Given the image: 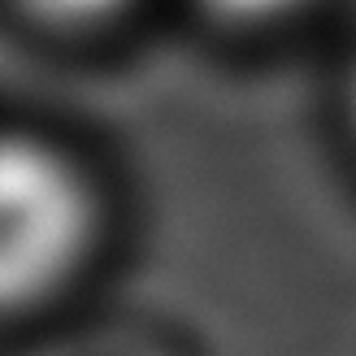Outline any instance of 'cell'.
<instances>
[{
    "label": "cell",
    "instance_id": "7a4b0ae2",
    "mask_svg": "<svg viewBox=\"0 0 356 356\" xmlns=\"http://www.w3.org/2000/svg\"><path fill=\"white\" fill-rule=\"evenodd\" d=\"M35 13L57 17V22H96V17L118 13L127 0H26Z\"/></svg>",
    "mask_w": 356,
    "mask_h": 356
},
{
    "label": "cell",
    "instance_id": "6da1fadb",
    "mask_svg": "<svg viewBox=\"0 0 356 356\" xmlns=\"http://www.w3.org/2000/svg\"><path fill=\"white\" fill-rule=\"evenodd\" d=\"M87 178L31 135H0V317L57 291L92 243Z\"/></svg>",
    "mask_w": 356,
    "mask_h": 356
},
{
    "label": "cell",
    "instance_id": "3957f363",
    "mask_svg": "<svg viewBox=\"0 0 356 356\" xmlns=\"http://www.w3.org/2000/svg\"><path fill=\"white\" fill-rule=\"evenodd\" d=\"M204 5L230 22H270V17L291 13L300 0H204Z\"/></svg>",
    "mask_w": 356,
    "mask_h": 356
}]
</instances>
